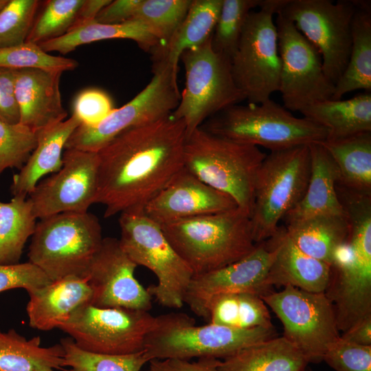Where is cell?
I'll return each mask as SVG.
<instances>
[{"mask_svg": "<svg viewBox=\"0 0 371 371\" xmlns=\"http://www.w3.org/2000/svg\"><path fill=\"white\" fill-rule=\"evenodd\" d=\"M10 0H0V13L7 5Z\"/></svg>", "mask_w": 371, "mask_h": 371, "instance_id": "obj_52", "label": "cell"}, {"mask_svg": "<svg viewBox=\"0 0 371 371\" xmlns=\"http://www.w3.org/2000/svg\"><path fill=\"white\" fill-rule=\"evenodd\" d=\"M41 344L39 336L27 339L14 329L0 330V371H66L62 345Z\"/></svg>", "mask_w": 371, "mask_h": 371, "instance_id": "obj_30", "label": "cell"}, {"mask_svg": "<svg viewBox=\"0 0 371 371\" xmlns=\"http://www.w3.org/2000/svg\"><path fill=\"white\" fill-rule=\"evenodd\" d=\"M192 0H142L130 21L143 23L165 49L185 19Z\"/></svg>", "mask_w": 371, "mask_h": 371, "instance_id": "obj_36", "label": "cell"}, {"mask_svg": "<svg viewBox=\"0 0 371 371\" xmlns=\"http://www.w3.org/2000/svg\"><path fill=\"white\" fill-rule=\"evenodd\" d=\"M119 225L122 249L137 266L146 267L157 277V284L147 289L149 293L163 306L181 308L194 273L170 244L161 226L144 211L121 213Z\"/></svg>", "mask_w": 371, "mask_h": 371, "instance_id": "obj_8", "label": "cell"}, {"mask_svg": "<svg viewBox=\"0 0 371 371\" xmlns=\"http://www.w3.org/2000/svg\"><path fill=\"white\" fill-rule=\"evenodd\" d=\"M311 170L306 192L301 201L284 217L286 223L320 214H344L336 185L338 171L321 143L308 144Z\"/></svg>", "mask_w": 371, "mask_h": 371, "instance_id": "obj_25", "label": "cell"}, {"mask_svg": "<svg viewBox=\"0 0 371 371\" xmlns=\"http://www.w3.org/2000/svg\"><path fill=\"white\" fill-rule=\"evenodd\" d=\"M78 66L76 60L51 55L33 43L25 41L18 45L0 48V68L41 69L63 72L74 70Z\"/></svg>", "mask_w": 371, "mask_h": 371, "instance_id": "obj_40", "label": "cell"}, {"mask_svg": "<svg viewBox=\"0 0 371 371\" xmlns=\"http://www.w3.org/2000/svg\"><path fill=\"white\" fill-rule=\"evenodd\" d=\"M142 0L111 1L98 14L95 21L104 24H119L130 21Z\"/></svg>", "mask_w": 371, "mask_h": 371, "instance_id": "obj_47", "label": "cell"}, {"mask_svg": "<svg viewBox=\"0 0 371 371\" xmlns=\"http://www.w3.org/2000/svg\"><path fill=\"white\" fill-rule=\"evenodd\" d=\"M40 5L38 0H10L0 13V48L26 41Z\"/></svg>", "mask_w": 371, "mask_h": 371, "instance_id": "obj_41", "label": "cell"}, {"mask_svg": "<svg viewBox=\"0 0 371 371\" xmlns=\"http://www.w3.org/2000/svg\"><path fill=\"white\" fill-rule=\"evenodd\" d=\"M223 0H192L183 22L167 47L153 53V58L164 59L175 69L182 53L199 47L212 37Z\"/></svg>", "mask_w": 371, "mask_h": 371, "instance_id": "obj_32", "label": "cell"}, {"mask_svg": "<svg viewBox=\"0 0 371 371\" xmlns=\"http://www.w3.org/2000/svg\"><path fill=\"white\" fill-rule=\"evenodd\" d=\"M275 336L273 327L238 329L210 323L198 326L187 314L172 313L155 317L144 350L151 360H222Z\"/></svg>", "mask_w": 371, "mask_h": 371, "instance_id": "obj_5", "label": "cell"}, {"mask_svg": "<svg viewBox=\"0 0 371 371\" xmlns=\"http://www.w3.org/2000/svg\"><path fill=\"white\" fill-rule=\"evenodd\" d=\"M97 153L66 149L61 168L40 181L28 198L36 218L65 212H86L98 190Z\"/></svg>", "mask_w": 371, "mask_h": 371, "instance_id": "obj_16", "label": "cell"}, {"mask_svg": "<svg viewBox=\"0 0 371 371\" xmlns=\"http://www.w3.org/2000/svg\"><path fill=\"white\" fill-rule=\"evenodd\" d=\"M36 219L32 203L25 196H14L7 203L0 201V264L19 262L35 231Z\"/></svg>", "mask_w": 371, "mask_h": 371, "instance_id": "obj_35", "label": "cell"}, {"mask_svg": "<svg viewBox=\"0 0 371 371\" xmlns=\"http://www.w3.org/2000/svg\"><path fill=\"white\" fill-rule=\"evenodd\" d=\"M276 252L271 238L256 243L240 259L221 268L193 276L183 302L196 315L207 319V307L216 295L247 293L260 297L270 293L266 279Z\"/></svg>", "mask_w": 371, "mask_h": 371, "instance_id": "obj_17", "label": "cell"}, {"mask_svg": "<svg viewBox=\"0 0 371 371\" xmlns=\"http://www.w3.org/2000/svg\"><path fill=\"white\" fill-rule=\"evenodd\" d=\"M371 248H355L347 240L335 250L324 293L331 302L339 331L371 315Z\"/></svg>", "mask_w": 371, "mask_h": 371, "instance_id": "obj_18", "label": "cell"}, {"mask_svg": "<svg viewBox=\"0 0 371 371\" xmlns=\"http://www.w3.org/2000/svg\"><path fill=\"white\" fill-rule=\"evenodd\" d=\"M27 293L29 325L43 331L58 328L76 309L91 304L93 295L87 279L76 277L52 281Z\"/></svg>", "mask_w": 371, "mask_h": 371, "instance_id": "obj_23", "label": "cell"}, {"mask_svg": "<svg viewBox=\"0 0 371 371\" xmlns=\"http://www.w3.org/2000/svg\"><path fill=\"white\" fill-rule=\"evenodd\" d=\"M200 127L214 135L270 151L320 143L328 136L326 128L295 117L271 98L259 104L230 106Z\"/></svg>", "mask_w": 371, "mask_h": 371, "instance_id": "obj_4", "label": "cell"}, {"mask_svg": "<svg viewBox=\"0 0 371 371\" xmlns=\"http://www.w3.org/2000/svg\"><path fill=\"white\" fill-rule=\"evenodd\" d=\"M236 207L231 196L204 183L183 166L143 211L161 225Z\"/></svg>", "mask_w": 371, "mask_h": 371, "instance_id": "obj_20", "label": "cell"}, {"mask_svg": "<svg viewBox=\"0 0 371 371\" xmlns=\"http://www.w3.org/2000/svg\"><path fill=\"white\" fill-rule=\"evenodd\" d=\"M98 218L86 212H65L36 223L29 262L52 282L67 277L86 279L102 240Z\"/></svg>", "mask_w": 371, "mask_h": 371, "instance_id": "obj_6", "label": "cell"}, {"mask_svg": "<svg viewBox=\"0 0 371 371\" xmlns=\"http://www.w3.org/2000/svg\"><path fill=\"white\" fill-rule=\"evenodd\" d=\"M309 363L283 336L274 337L220 360L218 371H303Z\"/></svg>", "mask_w": 371, "mask_h": 371, "instance_id": "obj_28", "label": "cell"}, {"mask_svg": "<svg viewBox=\"0 0 371 371\" xmlns=\"http://www.w3.org/2000/svg\"><path fill=\"white\" fill-rule=\"evenodd\" d=\"M303 371H313V370H311V369L308 368V367H306Z\"/></svg>", "mask_w": 371, "mask_h": 371, "instance_id": "obj_53", "label": "cell"}, {"mask_svg": "<svg viewBox=\"0 0 371 371\" xmlns=\"http://www.w3.org/2000/svg\"><path fill=\"white\" fill-rule=\"evenodd\" d=\"M62 71L41 69L15 70V95L19 123L35 133L64 121L60 79Z\"/></svg>", "mask_w": 371, "mask_h": 371, "instance_id": "obj_21", "label": "cell"}, {"mask_svg": "<svg viewBox=\"0 0 371 371\" xmlns=\"http://www.w3.org/2000/svg\"><path fill=\"white\" fill-rule=\"evenodd\" d=\"M303 117L326 128V139H337L371 132V94L360 93L348 100H326L300 111Z\"/></svg>", "mask_w": 371, "mask_h": 371, "instance_id": "obj_26", "label": "cell"}, {"mask_svg": "<svg viewBox=\"0 0 371 371\" xmlns=\"http://www.w3.org/2000/svg\"><path fill=\"white\" fill-rule=\"evenodd\" d=\"M220 359L210 357L199 358L196 361L167 359L161 361L168 371H218Z\"/></svg>", "mask_w": 371, "mask_h": 371, "instance_id": "obj_48", "label": "cell"}, {"mask_svg": "<svg viewBox=\"0 0 371 371\" xmlns=\"http://www.w3.org/2000/svg\"><path fill=\"white\" fill-rule=\"evenodd\" d=\"M273 241L276 252L269 268L266 284L291 286L312 293H324L328 285L331 265L299 249L284 228H278Z\"/></svg>", "mask_w": 371, "mask_h": 371, "instance_id": "obj_22", "label": "cell"}, {"mask_svg": "<svg viewBox=\"0 0 371 371\" xmlns=\"http://www.w3.org/2000/svg\"><path fill=\"white\" fill-rule=\"evenodd\" d=\"M137 267L122 249L119 239L104 238L86 278L93 293L91 304L148 311L152 296L135 278Z\"/></svg>", "mask_w": 371, "mask_h": 371, "instance_id": "obj_19", "label": "cell"}, {"mask_svg": "<svg viewBox=\"0 0 371 371\" xmlns=\"http://www.w3.org/2000/svg\"><path fill=\"white\" fill-rule=\"evenodd\" d=\"M80 124L72 114L69 118L36 132V148L19 172L13 176L10 186L13 196L29 195L44 176L61 168L65 144Z\"/></svg>", "mask_w": 371, "mask_h": 371, "instance_id": "obj_24", "label": "cell"}, {"mask_svg": "<svg viewBox=\"0 0 371 371\" xmlns=\"http://www.w3.org/2000/svg\"><path fill=\"white\" fill-rule=\"evenodd\" d=\"M171 113L123 131L97 152L95 203L104 206V217L143 211L183 168L186 128Z\"/></svg>", "mask_w": 371, "mask_h": 371, "instance_id": "obj_1", "label": "cell"}, {"mask_svg": "<svg viewBox=\"0 0 371 371\" xmlns=\"http://www.w3.org/2000/svg\"><path fill=\"white\" fill-rule=\"evenodd\" d=\"M111 0H84L68 32L95 21L100 11ZM67 34V33H66Z\"/></svg>", "mask_w": 371, "mask_h": 371, "instance_id": "obj_49", "label": "cell"}, {"mask_svg": "<svg viewBox=\"0 0 371 371\" xmlns=\"http://www.w3.org/2000/svg\"><path fill=\"white\" fill-rule=\"evenodd\" d=\"M84 0L47 1L35 19L26 42L39 45L69 32Z\"/></svg>", "mask_w": 371, "mask_h": 371, "instance_id": "obj_39", "label": "cell"}, {"mask_svg": "<svg viewBox=\"0 0 371 371\" xmlns=\"http://www.w3.org/2000/svg\"><path fill=\"white\" fill-rule=\"evenodd\" d=\"M194 276L229 265L255 247L249 216L238 207L161 225Z\"/></svg>", "mask_w": 371, "mask_h": 371, "instance_id": "obj_2", "label": "cell"}, {"mask_svg": "<svg viewBox=\"0 0 371 371\" xmlns=\"http://www.w3.org/2000/svg\"><path fill=\"white\" fill-rule=\"evenodd\" d=\"M210 324L238 329L273 327L267 304L260 295L225 293L212 297L207 307Z\"/></svg>", "mask_w": 371, "mask_h": 371, "instance_id": "obj_34", "label": "cell"}, {"mask_svg": "<svg viewBox=\"0 0 371 371\" xmlns=\"http://www.w3.org/2000/svg\"><path fill=\"white\" fill-rule=\"evenodd\" d=\"M261 297L282 322V336L308 363L323 361L326 350L341 335L333 306L326 294L286 286Z\"/></svg>", "mask_w": 371, "mask_h": 371, "instance_id": "obj_11", "label": "cell"}, {"mask_svg": "<svg viewBox=\"0 0 371 371\" xmlns=\"http://www.w3.org/2000/svg\"><path fill=\"white\" fill-rule=\"evenodd\" d=\"M153 61V76L137 95L124 106L115 108L99 124H80L70 135L65 148L97 153L123 131L172 113L181 96L177 85L178 70L164 59Z\"/></svg>", "mask_w": 371, "mask_h": 371, "instance_id": "obj_10", "label": "cell"}, {"mask_svg": "<svg viewBox=\"0 0 371 371\" xmlns=\"http://www.w3.org/2000/svg\"><path fill=\"white\" fill-rule=\"evenodd\" d=\"M14 82L15 70L0 68V121L10 124L20 122Z\"/></svg>", "mask_w": 371, "mask_h": 371, "instance_id": "obj_46", "label": "cell"}, {"mask_svg": "<svg viewBox=\"0 0 371 371\" xmlns=\"http://www.w3.org/2000/svg\"><path fill=\"white\" fill-rule=\"evenodd\" d=\"M73 109V114L81 124L94 126L104 120L115 107L106 92L98 89H88L77 95Z\"/></svg>", "mask_w": 371, "mask_h": 371, "instance_id": "obj_44", "label": "cell"}, {"mask_svg": "<svg viewBox=\"0 0 371 371\" xmlns=\"http://www.w3.org/2000/svg\"><path fill=\"white\" fill-rule=\"evenodd\" d=\"M51 282L42 270L30 262L0 264V293L16 288L29 292Z\"/></svg>", "mask_w": 371, "mask_h": 371, "instance_id": "obj_45", "label": "cell"}, {"mask_svg": "<svg viewBox=\"0 0 371 371\" xmlns=\"http://www.w3.org/2000/svg\"><path fill=\"white\" fill-rule=\"evenodd\" d=\"M155 324V317L148 311L87 304L76 309L58 329L85 350L128 355L144 350Z\"/></svg>", "mask_w": 371, "mask_h": 371, "instance_id": "obj_13", "label": "cell"}, {"mask_svg": "<svg viewBox=\"0 0 371 371\" xmlns=\"http://www.w3.org/2000/svg\"><path fill=\"white\" fill-rule=\"evenodd\" d=\"M66 371H139L151 359L144 350L128 355H109L85 350L72 338L61 339Z\"/></svg>", "mask_w": 371, "mask_h": 371, "instance_id": "obj_37", "label": "cell"}, {"mask_svg": "<svg viewBox=\"0 0 371 371\" xmlns=\"http://www.w3.org/2000/svg\"><path fill=\"white\" fill-rule=\"evenodd\" d=\"M113 38L133 40L146 52H153L159 47L155 36L143 23L137 21L119 24H104L94 21L38 45L47 53L56 51L66 54L81 45Z\"/></svg>", "mask_w": 371, "mask_h": 371, "instance_id": "obj_31", "label": "cell"}, {"mask_svg": "<svg viewBox=\"0 0 371 371\" xmlns=\"http://www.w3.org/2000/svg\"><path fill=\"white\" fill-rule=\"evenodd\" d=\"M359 89L371 91V7H356L348 62L335 85L331 100H340L344 94Z\"/></svg>", "mask_w": 371, "mask_h": 371, "instance_id": "obj_33", "label": "cell"}, {"mask_svg": "<svg viewBox=\"0 0 371 371\" xmlns=\"http://www.w3.org/2000/svg\"><path fill=\"white\" fill-rule=\"evenodd\" d=\"M261 0H223L212 36L214 51L230 59L235 54L249 13Z\"/></svg>", "mask_w": 371, "mask_h": 371, "instance_id": "obj_38", "label": "cell"}, {"mask_svg": "<svg viewBox=\"0 0 371 371\" xmlns=\"http://www.w3.org/2000/svg\"><path fill=\"white\" fill-rule=\"evenodd\" d=\"M311 170L308 145L271 151L257 173L250 222L255 243L277 232L280 221L302 199Z\"/></svg>", "mask_w": 371, "mask_h": 371, "instance_id": "obj_7", "label": "cell"}, {"mask_svg": "<svg viewBox=\"0 0 371 371\" xmlns=\"http://www.w3.org/2000/svg\"><path fill=\"white\" fill-rule=\"evenodd\" d=\"M275 23L281 63L278 91L283 106L290 111H300L313 103L331 99L335 85L324 71L319 50L280 13Z\"/></svg>", "mask_w": 371, "mask_h": 371, "instance_id": "obj_15", "label": "cell"}, {"mask_svg": "<svg viewBox=\"0 0 371 371\" xmlns=\"http://www.w3.org/2000/svg\"><path fill=\"white\" fill-rule=\"evenodd\" d=\"M338 171L337 185L371 194V132L320 142Z\"/></svg>", "mask_w": 371, "mask_h": 371, "instance_id": "obj_29", "label": "cell"}, {"mask_svg": "<svg viewBox=\"0 0 371 371\" xmlns=\"http://www.w3.org/2000/svg\"><path fill=\"white\" fill-rule=\"evenodd\" d=\"M266 155L257 146L199 127L186 137L183 163L202 182L231 196L250 218L257 173Z\"/></svg>", "mask_w": 371, "mask_h": 371, "instance_id": "obj_3", "label": "cell"}, {"mask_svg": "<svg viewBox=\"0 0 371 371\" xmlns=\"http://www.w3.org/2000/svg\"><path fill=\"white\" fill-rule=\"evenodd\" d=\"M251 11L237 49L231 58L232 72L249 102L259 104L279 91L280 57L273 12L260 5Z\"/></svg>", "mask_w": 371, "mask_h": 371, "instance_id": "obj_14", "label": "cell"}, {"mask_svg": "<svg viewBox=\"0 0 371 371\" xmlns=\"http://www.w3.org/2000/svg\"><path fill=\"white\" fill-rule=\"evenodd\" d=\"M36 144V133L27 126L0 121V175L7 168L21 170Z\"/></svg>", "mask_w": 371, "mask_h": 371, "instance_id": "obj_42", "label": "cell"}, {"mask_svg": "<svg viewBox=\"0 0 371 371\" xmlns=\"http://www.w3.org/2000/svg\"><path fill=\"white\" fill-rule=\"evenodd\" d=\"M355 10L353 0H287L278 12L319 50L324 71L334 85L348 62Z\"/></svg>", "mask_w": 371, "mask_h": 371, "instance_id": "obj_12", "label": "cell"}, {"mask_svg": "<svg viewBox=\"0 0 371 371\" xmlns=\"http://www.w3.org/2000/svg\"><path fill=\"white\" fill-rule=\"evenodd\" d=\"M295 246L306 254L331 265L337 247L349 234L345 214H320L289 221L284 228Z\"/></svg>", "mask_w": 371, "mask_h": 371, "instance_id": "obj_27", "label": "cell"}, {"mask_svg": "<svg viewBox=\"0 0 371 371\" xmlns=\"http://www.w3.org/2000/svg\"><path fill=\"white\" fill-rule=\"evenodd\" d=\"M340 337L359 345L371 346V315L363 318L342 333Z\"/></svg>", "mask_w": 371, "mask_h": 371, "instance_id": "obj_50", "label": "cell"}, {"mask_svg": "<svg viewBox=\"0 0 371 371\" xmlns=\"http://www.w3.org/2000/svg\"><path fill=\"white\" fill-rule=\"evenodd\" d=\"M323 361L335 371H371V346L359 345L339 337L328 348Z\"/></svg>", "mask_w": 371, "mask_h": 371, "instance_id": "obj_43", "label": "cell"}, {"mask_svg": "<svg viewBox=\"0 0 371 371\" xmlns=\"http://www.w3.org/2000/svg\"><path fill=\"white\" fill-rule=\"evenodd\" d=\"M186 82L179 102L171 113L183 121L187 136L208 118L245 98L233 78L231 59L214 50L212 37L182 53Z\"/></svg>", "mask_w": 371, "mask_h": 371, "instance_id": "obj_9", "label": "cell"}, {"mask_svg": "<svg viewBox=\"0 0 371 371\" xmlns=\"http://www.w3.org/2000/svg\"><path fill=\"white\" fill-rule=\"evenodd\" d=\"M149 362L150 365L146 371H168L160 360L152 359Z\"/></svg>", "mask_w": 371, "mask_h": 371, "instance_id": "obj_51", "label": "cell"}]
</instances>
